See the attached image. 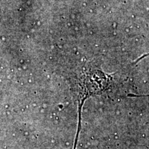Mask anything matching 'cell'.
Returning a JSON list of instances; mask_svg holds the SVG:
<instances>
[{
    "label": "cell",
    "instance_id": "obj_1",
    "mask_svg": "<svg viewBox=\"0 0 149 149\" xmlns=\"http://www.w3.org/2000/svg\"><path fill=\"white\" fill-rule=\"evenodd\" d=\"M79 128H78L77 135H76V138H75V141H74V146L73 149H76V146H77V144L78 137H79Z\"/></svg>",
    "mask_w": 149,
    "mask_h": 149
}]
</instances>
